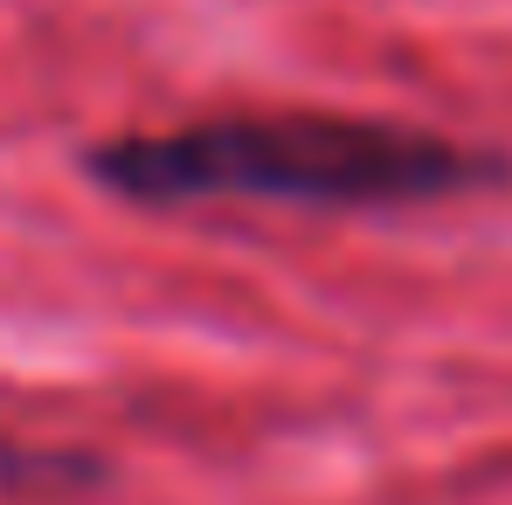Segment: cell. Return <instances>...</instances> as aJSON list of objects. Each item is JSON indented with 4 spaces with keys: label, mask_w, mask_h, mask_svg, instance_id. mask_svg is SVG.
I'll return each mask as SVG.
<instances>
[{
    "label": "cell",
    "mask_w": 512,
    "mask_h": 505,
    "mask_svg": "<svg viewBox=\"0 0 512 505\" xmlns=\"http://www.w3.org/2000/svg\"><path fill=\"white\" fill-rule=\"evenodd\" d=\"M90 180L139 208L194 201H312V208H409L512 180L485 146H457L416 125L284 111V118H208L180 132H132L90 146Z\"/></svg>",
    "instance_id": "1"
},
{
    "label": "cell",
    "mask_w": 512,
    "mask_h": 505,
    "mask_svg": "<svg viewBox=\"0 0 512 505\" xmlns=\"http://www.w3.org/2000/svg\"><path fill=\"white\" fill-rule=\"evenodd\" d=\"M97 478L104 464L84 450H35V443L0 436V499H56V492H84Z\"/></svg>",
    "instance_id": "2"
}]
</instances>
